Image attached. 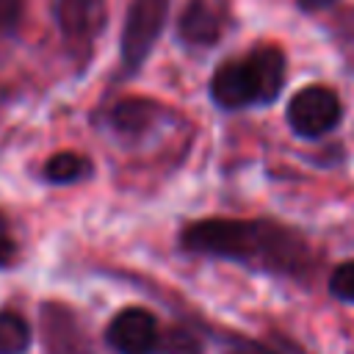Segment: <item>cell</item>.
<instances>
[{"label": "cell", "instance_id": "cell-1", "mask_svg": "<svg viewBox=\"0 0 354 354\" xmlns=\"http://www.w3.org/2000/svg\"><path fill=\"white\" fill-rule=\"evenodd\" d=\"M177 246L185 254L227 260L282 279H307L315 268L304 235L271 218H199L183 227Z\"/></svg>", "mask_w": 354, "mask_h": 354}, {"label": "cell", "instance_id": "cell-2", "mask_svg": "<svg viewBox=\"0 0 354 354\" xmlns=\"http://www.w3.org/2000/svg\"><path fill=\"white\" fill-rule=\"evenodd\" d=\"M288 58L277 44H257L243 55L221 61L207 83L210 102L224 111L268 108L285 88Z\"/></svg>", "mask_w": 354, "mask_h": 354}, {"label": "cell", "instance_id": "cell-3", "mask_svg": "<svg viewBox=\"0 0 354 354\" xmlns=\"http://www.w3.org/2000/svg\"><path fill=\"white\" fill-rule=\"evenodd\" d=\"M97 124L122 147H144L152 144L158 133L177 124V113L149 97H122L100 111Z\"/></svg>", "mask_w": 354, "mask_h": 354}, {"label": "cell", "instance_id": "cell-4", "mask_svg": "<svg viewBox=\"0 0 354 354\" xmlns=\"http://www.w3.org/2000/svg\"><path fill=\"white\" fill-rule=\"evenodd\" d=\"M171 0H130L119 33V64L122 75L133 77L149 61L163 28L169 22Z\"/></svg>", "mask_w": 354, "mask_h": 354}, {"label": "cell", "instance_id": "cell-5", "mask_svg": "<svg viewBox=\"0 0 354 354\" xmlns=\"http://www.w3.org/2000/svg\"><path fill=\"white\" fill-rule=\"evenodd\" d=\"M53 19L69 55L77 64H86L105 30L108 0H53Z\"/></svg>", "mask_w": 354, "mask_h": 354}, {"label": "cell", "instance_id": "cell-6", "mask_svg": "<svg viewBox=\"0 0 354 354\" xmlns=\"http://www.w3.org/2000/svg\"><path fill=\"white\" fill-rule=\"evenodd\" d=\"M343 119V102L335 88L324 83L301 86L285 108V122L296 138L318 141L329 136Z\"/></svg>", "mask_w": 354, "mask_h": 354}, {"label": "cell", "instance_id": "cell-7", "mask_svg": "<svg viewBox=\"0 0 354 354\" xmlns=\"http://www.w3.org/2000/svg\"><path fill=\"white\" fill-rule=\"evenodd\" d=\"M158 337V318L144 307H124L105 326V343L116 354H155Z\"/></svg>", "mask_w": 354, "mask_h": 354}, {"label": "cell", "instance_id": "cell-8", "mask_svg": "<svg viewBox=\"0 0 354 354\" xmlns=\"http://www.w3.org/2000/svg\"><path fill=\"white\" fill-rule=\"evenodd\" d=\"M174 33L185 50H210L218 44L224 33V22L210 0H185L183 11L177 14Z\"/></svg>", "mask_w": 354, "mask_h": 354}, {"label": "cell", "instance_id": "cell-9", "mask_svg": "<svg viewBox=\"0 0 354 354\" xmlns=\"http://www.w3.org/2000/svg\"><path fill=\"white\" fill-rule=\"evenodd\" d=\"M94 174V160L88 155H80V152H55L44 160L41 166V183L47 185H77L83 180H88Z\"/></svg>", "mask_w": 354, "mask_h": 354}, {"label": "cell", "instance_id": "cell-10", "mask_svg": "<svg viewBox=\"0 0 354 354\" xmlns=\"http://www.w3.org/2000/svg\"><path fill=\"white\" fill-rule=\"evenodd\" d=\"M33 329L17 310H0V354H25L30 348Z\"/></svg>", "mask_w": 354, "mask_h": 354}, {"label": "cell", "instance_id": "cell-11", "mask_svg": "<svg viewBox=\"0 0 354 354\" xmlns=\"http://www.w3.org/2000/svg\"><path fill=\"white\" fill-rule=\"evenodd\" d=\"M155 354H202V340L185 326H169L160 332Z\"/></svg>", "mask_w": 354, "mask_h": 354}, {"label": "cell", "instance_id": "cell-12", "mask_svg": "<svg viewBox=\"0 0 354 354\" xmlns=\"http://www.w3.org/2000/svg\"><path fill=\"white\" fill-rule=\"evenodd\" d=\"M25 3L28 0H0V41L19 36L22 17H25Z\"/></svg>", "mask_w": 354, "mask_h": 354}, {"label": "cell", "instance_id": "cell-13", "mask_svg": "<svg viewBox=\"0 0 354 354\" xmlns=\"http://www.w3.org/2000/svg\"><path fill=\"white\" fill-rule=\"evenodd\" d=\"M329 293L343 304H354V260L340 263L329 274Z\"/></svg>", "mask_w": 354, "mask_h": 354}, {"label": "cell", "instance_id": "cell-14", "mask_svg": "<svg viewBox=\"0 0 354 354\" xmlns=\"http://www.w3.org/2000/svg\"><path fill=\"white\" fill-rule=\"evenodd\" d=\"M14 257H17V241L11 235L6 213H0V268H8L14 263Z\"/></svg>", "mask_w": 354, "mask_h": 354}, {"label": "cell", "instance_id": "cell-15", "mask_svg": "<svg viewBox=\"0 0 354 354\" xmlns=\"http://www.w3.org/2000/svg\"><path fill=\"white\" fill-rule=\"evenodd\" d=\"M337 0H296V6L304 11V14H315V11H324L329 6H335Z\"/></svg>", "mask_w": 354, "mask_h": 354}, {"label": "cell", "instance_id": "cell-16", "mask_svg": "<svg viewBox=\"0 0 354 354\" xmlns=\"http://www.w3.org/2000/svg\"><path fill=\"white\" fill-rule=\"evenodd\" d=\"M227 354H274V351H268V348H263V346H257V343H238V346H232Z\"/></svg>", "mask_w": 354, "mask_h": 354}]
</instances>
